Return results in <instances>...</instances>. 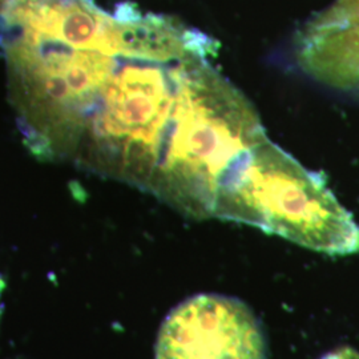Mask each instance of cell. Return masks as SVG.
<instances>
[{
	"mask_svg": "<svg viewBox=\"0 0 359 359\" xmlns=\"http://www.w3.org/2000/svg\"><path fill=\"white\" fill-rule=\"evenodd\" d=\"M176 102L152 194L189 217L213 218L218 187L268 139L256 108L210 60L176 65Z\"/></svg>",
	"mask_w": 359,
	"mask_h": 359,
	"instance_id": "cell-1",
	"label": "cell"
},
{
	"mask_svg": "<svg viewBox=\"0 0 359 359\" xmlns=\"http://www.w3.org/2000/svg\"><path fill=\"white\" fill-rule=\"evenodd\" d=\"M213 218L252 225L329 256L359 253V225L325 176L301 165L269 137L226 172Z\"/></svg>",
	"mask_w": 359,
	"mask_h": 359,
	"instance_id": "cell-2",
	"label": "cell"
},
{
	"mask_svg": "<svg viewBox=\"0 0 359 359\" xmlns=\"http://www.w3.org/2000/svg\"><path fill=\"white\" fill-rule=\"evenodd\" d=\"M266 339L243 301L219 294L191 297L163 322L156 359H266Z\"/></svg>",
	"mask_w": 359,
	"mask_h": 359,
	"instance_id": "cell-3",
	"label": "cell"
},
{
	"mask_svg": "<svg viewBox=\"0 0 359 359\" xmlns=\"http://www.w3.org/2000/svg\"><path fill=\"white\" fill-rule=\"evenodd\" d=\"M322 359H359V353L351 348H342L325 355Z\"/></svg>",
	"mask_w": 359,
	"mask_h": 359,
	"instance_id": "cell-4",
	"label": "cell"
},
{
	"mask_svg": "<svg viewBox=\"0 0 359 359\" xmlns=\"http://www.w3.org/2000/svg\"><path fill=\"white\" fill-rule=\"evenodd\" d=\"M0 294H1V283H0Z\"/></svg>",
	"mask_w": 359,
	"mask_h": 359,
	"instance_id": "cell-5",
	"label": "cell"
}]
</instances>
